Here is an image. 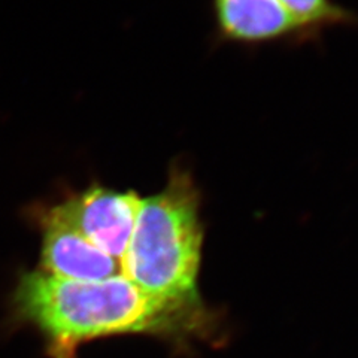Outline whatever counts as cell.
Instances as JSON below:
<instances>
[{"instance_id": "4", "label": "cell", "mask_w": 358, "mask_h": 358, "mask_svg": "<svg viewBox=\"0 0 358 358\" xmlns=\"http://www.w3.org/2000/svg\"><path fill=\"white\" fill-rule=\"evenodd\" d=\"M41 272L71 281L96 282L122 273L121 263L85 239L57 203L41 217Z\"/></svg>"}, {"instance_id": "6", "label": "cell", "mask_w": 358, "mask_h": 358, "mask_svg": "<svg viewBox=\"0 0 358 358\" xmlns=\"http://www.w3.org/2000/svg\"><path fill=\"white\" fill-rule=\"evenodd\" d=\"M312 41L331 27L355 26L358 15L336 0H278Z\"/></svg>"}, {"instance_id": "5", "label": "cell", "mask_w": 358, "mask_h": 358, "mask_svg": "<svg viewBox=\"0 0 358 358\" xmlns=\"http://www.w3.org/2000/svg\"><path fill=\"white\" fill-rule=\"evenodd\" d=\"M217 38L239 45L310 41L278 0H210Z\"/></svg>"}, {"instance_id": "1", "label": "cell", "mask_w": 358, "mask_h": 358, "mask_svg": "<svg viewBox=\"0 0 358 358\" xmlns=\"http://www.w3.org/2000/svg\"><path fill=\"white\" fill-rule=\"evenodd\" d=\"M14 301L18 315L47 338L52 358H75L83 342L121 334L184 343L203 338L214 326L203 301L150 294L122 273L84 282L36 271L21 278Z\"/></svg>"}, {"instance_id": "2", "label": "cell", "mask_w": 358, "mask_h": 358, "mask_svg": "<svg viewBox=\"0 0 358 358\" xmlns=\"http://www.w3.org/2000/svg\"><path fill=\"white\" fill-rule=\"evenodd\" d=\"M200 201L193 173L181 163L172 164L166 185L139 201L121 260L122 275L150 294L201 301L197 291L203 243Z\"/></svg>"}, {"instance_id": "3", "label": "cell", "mask_w": 358, "mask_h": 358, "mask_svg": "<svg viewBox=\"0 0 358 358\" xmlns=\"http://www.w3.org/2000/svg\"><path fill=\"white\" fill-rule=\"evenodd\" d=\"M139 201L134 192L93 184L59 205L87 241L121 263L136 222Z\"/></svg>"}]
</instances>
